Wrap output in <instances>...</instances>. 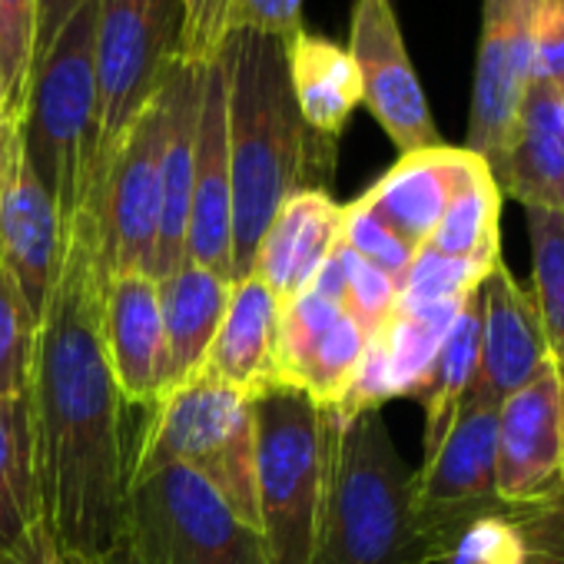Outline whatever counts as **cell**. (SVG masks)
Instances as JSON below:
<instances>
[{"mask_svg": "<svg viewBox=\"0 0 564 564\" xmlns=\"http://www.w3.org/2000/svg\"><path fill=\"white\" fill-rule=\"evenodd\" d=\"M0 564H100V561H90V557L70 551L54 534L47 518L41 514V521H34V528L18 544H11L8 551H0Z\"/></svg>", "mask_w": 564, "mask_h": 564, "instance_id": "obj_37", "label": "cell"}, {"mask_svg": "<svg viewBox=\"0 0 564 564\" xmlns=\"http://www.w3.org/2000/svg\"><path fill=\"white\" fill-rule=\"evenodd\" d=\"M100 564H140V557L133 554V547L127 541H120L107 557H100Z\"/></svg>", "mask_w": 564, "mask_h": 564, "instance_id": "obj_41", "label": "cell"}, {"mask_svg": "<svg viewBox=\"0 0 564 564\" xmlns=\"http://www.w3.org/2000/svg\"><path fill=\"white\" fill-rule=\"evenodd\" d=\"M495 435L498 405L468 395L442 442L425 452L415 471L412 514L432 564H448L471 531L518 518L495 488Z\"/></svg>", "mask_w": 564, "mask_h": 564, "instance_id": "obj_9", "label": "cell"}, {"mask_svg": "<svg viewBox=\"0 0 564 564\" xmlns=\"http://www.w3.org/2000/svg\"><path fill=\"white\" fill-rule=\"evenodd\" d=\"M501 196L524 209L564 213V97L554 80H531L508 150L491 173Z\"/></svg>", "mask_w": 564, "mask_h": 564, "instance_id": "obj_22", "label": "cell"}, {"mask_svg": "<svg viewBox=\"0 0 564 564\" xmlns=\"http://www.w3.org/2000/svg\"><path fill=\"white\" fill-rule=\"evenodd\" d=\"M156 290L170 352V389H176L203 372L206 352L216 339V329L229 303L232 282L186 259L183 265L156 279Z\"/></svg>", "mask_w": 564, "mask_h": 564, "instance_id": "obj_24", "label": "cell"}, {"mask_svg": "<svg viewBox=\"0 0 564 564\" xmlns=\"http://www.w3.org/2000/svg\"><path fill=\"white\" fill-rule=\"evenodd\" d=\"M186 259L232 282V180L226 137V74L219 57L216 64L203 67Z\"/></svg>", "mask_w": 564, "mask_h": 564, "instance_id": "obj_18", "label": "cell"}, {"mask_svg": "<svg viewBox=\"0 0 564 564\" xmlns=\"http://www.w3.org/2000/svg\"><path fill=\"white\" fill-rule=\"evenodd\" d=\"M14 130H18V120H0V180H4V166H8V150H11Z\"/></svg>", "mask_w": 564, "mask_h": 564, "instance_id": "obj_40", "label": "cell"}, {"mask_svg": "<svg viewBox=\"0 0 564 564\" xmlns=\"http://www.w3.org/2000/svg\"><path fill=\"white\" fill-rule=\"evenodd\" d=\"M475 153L465 147H429L399 156V163L369 186L356 203L369 209L386 229H392L412 252L425 249L442 223L458 183L475 166Z\"/></svg>", "mask_w": 564, "mask_h": 564, "instance_id": "obj_19", "label": "cell"}, {"mask_svg": "<svg viewBox=\"0 0 564 564\" xmlns=\"http://www.w3.org/2000/svg\"><path fill=\"white\" fill-rule=\"evenodd\" d=\"M498 216H501V189L491 180L488 166L481 160H475V166L458 183V189L425 249L488 269L501 256Z\"/></svg>", "mask_w": 564, "mask_h": 564, "instance_id": "obj_28", "label": "cell"}, {"mask_svg": "<svg viewBox=\"0 0 564 564\" xmlns=\"http://www.w3.org/2000/svg\"><path fill=\"white\" fill-rule=\"evenodd\" d=\"M279 313L282 303L262 279L256 275L236 279L199 376L226 382L246 395L275 382Z\"/></svg>", "mask_w": 564, "mask_h": 564, "instance_id": "obj_23", "label": "cell"}, {"mask_svg": "<svg viewBox=\"0 0 564 564\" xmlns=\"http://www.w3.org/2000/svg\"><path fill=\"white\" fill-rule=\"evenodd\" d=\"M531 236V296L538 303L551 372L564 409V213L524 209Z\"/></svg>", "mask_w": 564, "mask_h": 564, "instance_id": "obj_29", "label": "cell"}, {"mask_svg": "<svg viewBox=\"0 0 564 564\" xmlns=\"http://www.w3.org/2000/svg\"><path fill=\"white\" fill-rule=\"evenodd\" d=\"M282 44H286L290 87L303 123L313 133L339 143L356 107L362 104V80L349 47L310 34L306 28Z\"/></svg>", "mask_w": 564, "mask_h": 564, "instance_id": "obj_25", "label": "cell"}, {"mask_svg": "<svg viewBox=\"0 0 564 564\" xmlns=\"http://www.w3.org/2000/svg\"><path fill=\"white\" fill-rule=\"evenodd\" d=\"M84 0H37V34H34V70L57 41V34L67 28V21L77 14Z\"/></svg>", "mask_w": 564, "mask_h": 564, "instance_id": "obj_39", "label": "cell"}, {"mask_svg": "<svg viewBox=\"0 0 564 564\" xmlns=\"http://www.w3.org/2000/svg\"><path fill=\"white\" fill-rule=\"evenodd\" d=\"M478 290L468 293V300L462 303L452 329L445 333L432 369L422 382V389L415 392V399L425 409V452H432L442 435L448 432V425L455 422V415L462 412L468 392L475 389L478 379Z\"/></svg>", "mask_w": 564, "mask_h": 564, "instance_id": "obj_26", "label": "cell"}, {"mask_svg": "<svg viewBox=\"0 0 564 564\" xmlns=\"http://www.w3.org/2000/svg\"><path fill=\"white\" fill-rule=\"evenodd\" d=\"M226 74V137L232 180V282L249 275L272 216L303 189H326L339 143L313 133L296 107L286 44L252 28L219 51Z\"/></svg>", "mask_w": 564, "mask_h": 564, "instance_id": "obj_2", "label": "cell"}, {"mask_svg": "<svg viewBox=\"0 0 564 564\" xmlns=\"http://www.w3.org/2000/svg\"><path fill=\"white\" fill-rule=\"evenodd\" d=\"M34 34L37 0H0V80L14 120L24 113L34 77Z\"/></svg>", "mask_w": 564, "mask_h": 564, "instance_id": "obj_31", "label": "cell"}, {"mask_svg": "<svg viewBox=\"0 0 564 564\" xmlns=\"http://www.w3.org/2000/svg\"><path fill=\"white\" fill-rule=\"evenodd\" d=\"M495 488L514 514L564 501V409L554 372L498 405Z\"/></svg>", "mask_w": 564, "mask_h": 564, "instance_id": "obj_13", "label": "cell"}, {"mask_svg": "<svg viewBox=\"0 0 564 564\" xmlns=\"http://www.w3.org/2000/svg\"><path fill=\"white\" fill-rule=\"evenodd\" d=\"M41 521L31 399H0V551Z\"/></svg>", "mask_w": 564, "mask_h": 564, "instance_id": "obj_27", "label": "cell"}, {"mask_svg": "<svg viewBox=\"0 0 564 564\" xmlns=\"http://www.w3.org/2000/svg\"><path fill=\"white\" fill-rule=\"evenodd\" d=\"M123 541L140 564H269L262 534L183 465L133 481Z\"/></svg>", "mask_w": 564, "mask_h": 564, "instance_id": "obj_8", "label": "cell"}, {"mask_svg": "<svg viewBox=\"0 0 564 564\" xmlns=\"http://www.w3.org/2000/svg\"><path fill=\"white\" fill-rule=\"evenodd\" d=\"M37 316L21 296L14 275L0 265V399H21L31 389Z\"/></svg>", "mask_w": 564, "mask_h": 564, "instance_id": "obj_30", "label": "cell"}, {"mask_svg": "<svg viewBox=\"0 0 564 564\" xmlns=\"http://www.w3.org/2000/svg\"><path fill=\"white\" fill-rule=\"evenodd\" d=\"M561 97H564V84H561Z\"/></svg>", "mask_w": 564, "mask_h": 564, "instance_id": "obj_43", "label": "cell"}, {"mask_svg": "<svg viewBox=\"0 0 564 564\" xmlns=\"http://www.w3.org/2000/svg\"><path fill=\"white\" fill-rule=\"evenodd\" d=\"M329 471L316 564H432L415 528V471L382 409H326Z\"/></svg>", "mask_w": 564, "mask_h": 564, "instance_id": "obj_3", "label": "cell"}, {"mask_svg": "<svg viewBox=\"0 0 564 564\" xmlns=\"http://www.w3.org/2000/svg\"><path fill=\"white\" fill-rule=\"evenodd\" d=\"M160 147H163V104L156 97L120 143L94 209L100 282L120 272L156 275Z\"/></svg>", "mask_w": 564, "mask_h": 564, "instance_id": "obj_10", "label": "cell"}, {"mask_svg": "<svg viewBox=\"0 0 564 564\" xmlns=\"http://www.w3.org/2000/svg\"><path fill=\"white\" fill-rule=\"evenodd\" d=\"M166 465L196 471L246 524L259 531L252 395L209 376H193L143 409L133 481Z\"/></svg>", "mask_w": 564, "mask_h": 564, "instance_id": "obj_5", "label": "cell"}, {"mask_svg": "<svg viewBox=\"0 0 564 564\" xmlns=\"http://www.w3.org/2000/svg\"><path fill=\"white\" fill-rule=\"evenodd\" d=\"M100 336L130 405L150 409L170 389V352L156 275L120 272L100 282Z\"/></svg>", "mask_w": 564, "mask_h": 564, "instance_id": "obj_17", "label": "cell"}, {"mask_svg": "<svg viewBox=\"0 0 564 564\" xmlns=\"http://www.w3.org/2000/svg\"><path fill=\"white\" fill-rule=\"evenodd\" d=\"M343 242L362 259H369L372 265H379L382 272H389L399 286L415 259V252L359 203L343 206Z\"/></svg>", "mask_w": 564, "mask_h": 564, "instance_id": "obj_34", "label": "cell"}, {"mask_svg": "<svg viewBox=\"0 0 564 564\" xmlns=\"http://www.w3.org/2000/svg\"><path fill=\"white\" fill-rule=\"evenodd\" d=\"M97 4L100 0H84L57 34L31 77L28 104L18 120L28 160L54 196L64 232L87 209L90 193L97 140Z\"/></svg>", "mask_w": 564, "mask_h": 564, "instance_id": "obj_6", "label": "cell"}, {"mask_svg": "<svg viewBox=\"0 0 564 564\" xmlns=\"http://www.w3.org/2000/svg\"><path fill=\"white\" fill-rule=\"evenodd\" d=\"M28 399L41 514L70 551L100 561L123 541L140 409L120 392L104 349L97 223L87 213L64 232Z\"/></svg>", "mask_w": 564, "mask_h": 564, "instance_id": "obj_1", "label": "cell"}, {"mask_svg": "<svg viewBox=\"0 0 564 564\" xmlns=\"http://www.w3.org/2000/svg\"><path fill=\"white\" fill-rule=\"evenodd\" d=\"M349 54L362 80V104L395 143L399 156L438 147L442 137L405 51L392 0H356Z\"/></svg>", "mask_w": 564, "mask_h": 564, "instance_id": "obj_12", "label": "cell"}, {"mask_svg": "<svg viewBox=\"0 0 564 564\" xmlns=\"http://www.w3.org/2000/svg\"><path fill=\"white\" fill-rule=\"evenodd\" d=\"M0 120H14L8 110V94H4V80H0Z\"/></svg>", "mask_w": 564, "mask_h": 564, "instance_id": "obj_42", "label": "cell"}, {"mask_svg": "<svg viewBox=\"0 0 564 564\" xmlns=\"http://www.w3.org/2000/svg\"><path fill=\"white\" fill-rule=\"evenodd\" d=\"M180 0H100L94 80H97V140L87 193V216H94L110 163L140 120L160 97L163 80L176 61ZM97 223V216H94Z\"/></svg>", "mask_w": 564, "mask_h": 564, "instance_id": "obj_7", "label": "cell"}, {"mask_svg": "<svg viewBox=\"0 0 564 564\" xmlns=\"http://www.w3.org/2000/svg\"><path fill=\"white\" fill-rule=\"evenodd\" d=\"M369 352L366 329L346 306L313 290L282 303L275 343V382L303 389L323 409H339Z\"/></svg>", "mask_w": 564, "mask_h": 564, "instance_id": "obj_14", "label": "cell"}, {"mask_svg": "<svg viewBox=\"0 0 564 564\" xmlns=\"http://www.w3.org/2000/svg\"><path fill=\"white\" fill-rule=\"evenodd\" d=\"M64 256V223L54 196L37 180L21 130H14L4 180H0V265H4L31 313L44 316Z\"/></svg>", "mask_w": 564, "mask_h": 564, "instance_id": "obj_16", "label": "cell"}, {"mask_svg": "<svg viewBox=\"0 0 564 564\" xmlns=\"http://www.w3.org/2000/svg\"><path fill=\"white\" fill-rule=\"evenodd\" d=\"M239 28V0H180L176 61L189 67L216 64L219 51Z\"/></svg>", "mask_w": 564, "mask_h": 564, "instance_id": "obj_33", "label": "cell"}, {"mask_svg": "<svg viewBox=\"0 0 564 564\" xmlns=\"http://www.w3.org/2000/svg\"><path fill=\"white\" fill-rule=\"evenodd\" d=\"M538 8L541 0H481L465 150L475 153L488 173L498 170L508 150L521 100L531 84Z\"/></svg>", "mask_w": 564, "mask_h": 564, "instance_id": "obj_11", "label": "cell"}, {"mask_svg": "<svg viewBox=\"0 0 564 564\" xmlns=\"http://www.w3.org/2000/svg\"><path fill=\"white\" fill-rule=\"evenodd\" d=\"M501 564H564V501L514 518V547Z\"/></svg>", "mask_w": 564, "mask_h": 564, "instance_id": "obj_35", "label": "cell"}, {"mask_svg": "<svg viewBox=\"0 0 564 564\" xmlns=\"http://www.w3.org/2000/svg\"><path fill=\"white\" fill-rule=\"evenodd\" d=\"M339 242L343 206L326 189H303L272 216L256 246L249 275L262 279L279 303H290L313 286Z\"/></svg>", "mask_w": 564, "mask_h": 564, "instance_id": "obj_20", "label": "cell"}, {"mask_svg": "<svg viewBox=\"0 0 564 564\" xmlns=\"http://www.w3.org/2000/svg\"><path fill=\"white\" fill-rule=\"evenodd\" d=\"M239 21L259 34L290 41L303 31V0H239Z\"/></svg>", "mask_w": 564, "mask_h": 564, "instance_id": "obj_38", "label": "cell"}, {"mask_svg": "<svg viewBox=\"0 0 564 564\" xmlns=\"http://www.w3.org/2000/svg\"><path fill=\"white\" fill-rule=\"evenodd\" d=\"M336 259L343 265V306L372 339L399 303V282L359 252H352L346 242H339Z\"/></svg>", "mask_w": 564, "mask_h": 564, "instance_id": "obj_32", "label": "cell"}, {"mask_svg": "<svg viewBox=\"0 0 564 564\" xmlns=\"http://www.w3.org/2000/svg\"><path fill=\"white\" fill-rule=\"evenodd\" d=\"M531 80L564 84V0H541L538 8Z\"/></svg>", "mask_w": 564, "mask_h": 564, "instance_id": "obj_36", "label": "cell"}, {"mask_svg": "<svg viewBox=\"0 0 564 564\" xmlns=\"http://www.w3.org/2000/svg\"><path fill=\"white\" fill-rule=\"evenodd\" d=\"M478 379L468 395L501 405L508 395L551 372L538 303L501 256L478 282Z\"/></svg>", "mask_w": 564, "mask_h": 564, "instance_id": "obj_15", "label": "cell"}, {"mask_svg": "<svg viewBox=\"0 0 564 564\" xmlns=\"http://www.w3.org/2000/svg\"><path fill=\"white\" fill-rule=\"evenodd\" d=\"M203 67L173 61L160 104H163V147H160V236H156V279L186 262V226L196 163Z\"/></svg>", "mask_w": 564, "mask_h": 564, "instance_id": "obj_21", "label": "cell"}, {"mask_svg": "<svg viewBox=\"0 0 564 564\" xmlns=\"http://www.w3.org/2000/svg\"><path fill=\"white\" fill-rule=\"evenodd\" d=\"M256 422V508L269 564H316L329 422L303 389L269 382L252 392Z\"/></svg>", "mask_w": 564, "mask_h": 564, "instance_id": "obj_4", "label": "cell"}]
</instances>
